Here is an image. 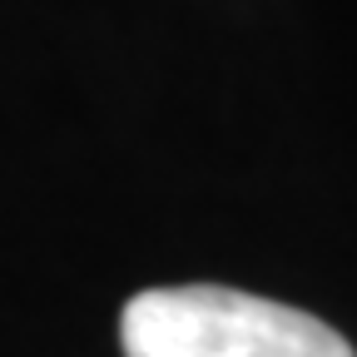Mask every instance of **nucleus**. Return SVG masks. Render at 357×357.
<instances>
[{"instance_id":"obj_1","label":"nucleus","mask_w":357,"mask_h":357,"mask_svg":"<svg viewBox=\"0 0 357 357\" xmlns=\"http://www.w3.org/2000/svg\"><path fill=\"white\" fill-rule=\"evenodd\" d=\"M124 357H357L312 312L238 288H149L124 303Z\"/></svg>"}]
</instances>
